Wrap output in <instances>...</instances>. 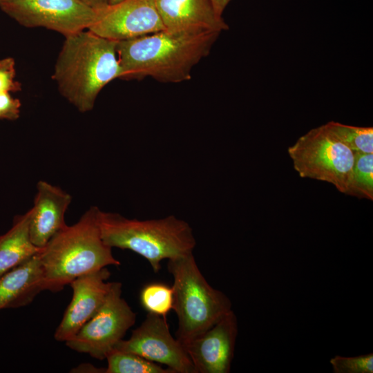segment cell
I'll return each mask as SVG.
<instances>
[{
  "label": "cell",
  "instance_id": "obj_1",
  "mask_svg": "<svg viewBox=\"0 0 373 373\" xmlns=\"http://www.w3.org/2000/svg\"><path fill=\"white\" fill-rule=\"evenodd\" d=\"M220 32L209 30H162L119 41L117 53L122 79L150 77L163 83H180L207 57Z\"/></svg>",
  "mask_w": 373,
  "mask_h": 373
},
{
  "label": "cell",
  "instance_id": "obj_2",
  "mask_svg": "<svg viewBox=\"0 0 373 373\" xmlns=\"http://www.w3.org/2000/svg\"><path fill=\"white\" fill-rule=\"evenodd\" d=\"M117 44L89 30L65 37L52 79L60 94L79 111H91L102 89L121 78Z\"/></svg>",
  "mask_w": 373,
  "mask_h": 373
},
{
  "label": "cell",
  "instance_id": "obj_3",
  "mask_svg": "<svg viewBox=\"0 0 373 373\" xmlns=\"http://www.w3.org/2000/svg\"><path fill=\"white\" fill-rule=\"evenodd\" d=\"M97 207H90L74 224L57 232L39 252L46 290L61 291L76 278L120 262L103 241Z\"/></svg>",
  "mask_w": 373,
  "mask_h": 373
},
{
  "label": "cell",
  "instance_id": "obj_4",
  "mask_svg": "<svg viewBox=\"0 0 373 373\" xmlns=\"http://www.w3.org/2000/svg\"><path fill=\"white\" fill-rule=\"evenodd\" d=\"M98 223L106 245L142 256L154 272L160 270L163 260L193 253L196 245L191 226L173 215L140 220L99 209Z\"/></svg>",
  "mask_w": 373,
  "mask_h": 373
},
{
  "label": "cell",
  "instance_id": "obj_5",
  "mask_svg": "<svg viewBox=\"0 0 373 373\" xmlns=\"http://www.w3.org/2000/svg\"><path fill=\"white\" fill-rule=\"evenodd\" d=\"M167 268L173 279L176 338L184 345L231 311L232 303L224 293L209 284L193 253L169 260Z\"/></svg>",
  "mask_w": 373,
  "mask_h": 373
},
{
  "label": "cell",
  "instance_id": "obj_6",
  "mask_svg": "<svg viewBox=\"0 0 373 373\" xmlns=\"http://www.w3.org/2000/svg\"><path fill=\"white\" fill-rule=\"evenodd\" d=\"M287 151L300 177L328 182L346 193L354 152L341 142L326 124L300 137Z\"/></svg>",
  "mask_w": 373,
  "mask_h": 373
},
{
  "label": "cell",
  "instance_id": "obj_7",
  "mask_svg": "<svg viewBox=\"0 0 373 373\" xmlns=\"http://www.w3.org/2000/svg\"><path fill=\"white\" fill-rule=\"evenodd\" d=\"M120 282H112L108 294L96 314L66 345L79 353L104 360L135 324L136 314L122 297Z\"/></svg>",
  "mask_w": 373,
  "mask_h": 373
},
{
  "label": "cell",
  "instance_id": "obj_8",
  "mask_svg": "<svg viewBox=\"0 0 373 373\" xmlns=\"http://www.w3.org/2000/svg\"><path fill=\"white\" fill-rule=\"evenodd\" d=\"M0 9L23 26L45 28L64 37L88 30L97 15L81 0H3Z\"/></svg>",
  "mask_w": 373,
  "mask_h": 373
},
{
  "label": "cell",
  "instance_id": "obj_9",
  "mask_svg": "<svg viewBox=\"0 0 373 373\" xmlns=\"http://www.w3.org/2000/svg\"><path fill=\"white\" fill-rule=\"evenodd\" d=\"M115 349L136 354L171 370L173 373H195L184 346L170 332L166 318L148 314L128 339Z\"/></svg>",
  "mask_w": 373,
  "mask_h": 373
},
{
  "label": "cell",
  "instance_id": "obj_10",
  "mask_svg": "<svg viewBox=\"0 0 373 373\" xmlns=\"http://www.w3.org/2000/svg\"><path fill=\"white\" fill-rule=\"evenodd\" d=\"M88 30L119 41L154 33L164 27L155 0H123L98 11Z\"/></svg>",
  "mask_w": 373,
  "mask_h": 373
},
{
  "label": "cell",
  "instance_id": "obj_11",
  "mask_svg": "<svg viewBox=\"0 0 373 373\" xmlns=\"http://www.w3.org/2000/svg\"><path fill=\"white\" fill-rule=\"evenodd\" d=\"M238 333L233 310L184 346L195 373H229Z\"/></svg>",
  "mask_w": 373,
  "mask_h": 373
},
{
  "label": "cell",
  "instance_id": "obj_12",
  "mask_svg": "<svg viewBox=\"0 0 373 373\" xmlns=\"http://www.w3.org/2000/svg\"><path fill=\"white\" fill-rule=\"evenodd\" d=\"M111 273L106 267L82 275L69 285L73 297L58 325L55 338L66 342L89 321L104 303L112 282H108Z\"/></svg>",
  "mask_w": 373,
  "mask_h": 373
},
{
  "label": "cell",
  "instance_id": "obj_13",
  "mask_svg": "<svg viewBox=\"0 0 373 373\" xmlns=\"http://www.w3.org/2000/svg\"><path fill=\"white\" fill-rule=\"evenodd\" d=\"M71 200V195L61 188L44 180L37 183L29 225L30 238L35 246L45 247L66 225L64 217Z\"/></svg>",
  "mask_w": 373,
  "mask_h": 373
},
{
  "label": "cell",
  "instance_id": "obj_14",
  "mask_svg": "<svg viewBox=\"0 0 373 373\" xmlns=\"http://www.w3.org/2000/svg\"><path fill=\"white\" fill-rule=\"evenodd\" d=\"M164 30H209L221 32L229 29L218 16L211 0H155Z\"/></svg>",
  "mask_w": 373,
  "mask_h": 373
},
{
  "label": "cell",
  "instance_id": "obj_15",
  "mask_svg": "<svg viewBox=\"0 0 373 373\" xmlns=\"http://www.w3.org/2000/svg\"><path fill=\"white\" fill-rule=\"evenodd\" d=\"M44 290L39 253L0 276V310L26 306Z\"/></svg>",
  "mask_w": 373,
  "mask_h": 373
},
{
  "label": "cell",
  "instance_id": "obj_16",
  "mask_svg": "<svg viewBox=\"0 0 373 373\" xmlns=\"http://www.w3.org/2000/svg\"><path fill=\"white\" fill-rule=\"evenodd\" d=\"M31 211L15 216L10 229L0 236V276L39 254L30 238Z\"/></svg>",
  "mask_w": 373,
  "mask_h": 373
},
{
  "label": "cell",
  "instance_id": "obj_17",
  "mask_svg": "<svg viewBox=\"0 0 373 373\" xmlns=\"http://www.w3.org/2000/svg\"><path fill=\"white\" fill-rule=\"evenodd\" d=\"M105 373H173L168 367L132 352L113 348L106 356Z\"/></svg>",
  "mask_w": 373,
  "mask_h": 373
},
{
  "label": "cell",
  "instance_id": "obj_18",
  "mask_svg": "<svg viewBox=\"0 0 373 373\" xmlns=\"http://www.w3.org/2000/svg\"><path fill=\"white\" fill-rule=\"evenodd\" d=\"M345 194L373 200V153H354V162Z\"/></svg>",
  "mask_w": 373,
  "mask_h": 373
},
{
  "label": "cell",
  "instance_id": "obj_19",
  "mask_svg": "<svg viewBox=\"0 0 373 373\" xmlns=\"http://www.w3.org/2000/svg\"><path fill=\"white\" fill-rule=\"evenodd\" d=\"M332 133L354 153H373V128L331 121L325 124Z\"/></svg>",
  "mask_w": 373,
  "mask_h": 373
},
{
  "label": "cell",
  "instance_id": "obj_20",
  "mask_svg": "<svg viewBox=\"0 0 373 373\" xmlns=\"http://www.w3.org/2000/svg\"><path fill=\"white\" fill-rule=\"evenodd\" d=\"M140 301L148 314L166 318L173 308V287L162 283H148L140 291Z\"/></svg>",
  "mask_w": 373,
  "mask_h": 373
},
{
  "label": "cell",
  "instance_id": "obj_21",
  "mask_svg": "<svg viewBox=\"0 0 373 373\" xmlns=\"http://www.w3.org/2000/svg\"><path fill=\"white\" fill-rule=\"evenodd\" d=\"M329 363L334 373H373V354L356 356L336 355Z\"/></svg>",
  "mask_w": 373,
  "mask_h": 373
},
{
  "label": "cell",
  "instance_id": "obj_22",
  "mask_svg": "<svg viewBox=\"0 0 373 373\" xmlns=\"http://www.w3.org/2000/svg\"><path fill=\"white\" fill-rule=\"evenodd\" d=\"M15 61L12 57L0 59V92H17L21 84L15 79Z\"/></svg>",
  "mask_w": 373,
  "mask_h": 373
},
{
  "label": "cell",
  "instance_id": "obj_23",
  "mask_svg": "<svg viewBox=\"0 0 373 373\" xmlns=\"http://www.w3.org/2000/svg\"><path fill=\"white\" fill-rule=\"evenodd\" d=\"M21 102L8 92H0V119L15 120L20 115Z\"/></svg>",
  "mask_w": 373,
  "mask_h": 373
},
{
  "label": "cell",
  "instance_id": "obj_24",
  "mask_svg": "<svg viewBox=\"0 0 373 373\" xmlns=\"http://www.w3.org/2000/svg\"><path fill=\"white\" fill-rule=\"evenodd\" d=\"M96 11H100L108 6V0H81Z\"/></svg>",
  "mask_w": 373,
  "mask_h": 373
},
{
  "label": "cell",
  "instance_id": "obj_25",
  "mask_svg": "<svg viewBox=\"0 0 373 373\" xmlns=\"http://www.w3.org/2000/svg\"><path fill=\"white\" fill-rule=\"evenodd\" d=\"M231 1V0H211L214 10L218 16L222 17V15L224 10Z\"/></svg>",
  "mask_w": 373,
  "mask_h": 373
},
{
  "label": "cell",
  "instance_id": "obj_26",
  "mask_svg": "<svg viewBox=\"0 0 373 373\" xmlns=\"http://www.w3.org/2000/svg\"><path fill=\"white\" fill-rule=\"evenodd\" d=\"M123 0H108V5H113Z\"/></svg>",
  "mask_w": 373,
  "mask_h": 373
},
{
  "label": "cell",
  "instance_id": "obj_27",
  "mask_svg": "<svg viewBox=\"0 0 373 373\" xmlns=\"http://www.w3.org/2000/svg\"><path fill=\"white\" fill-rule=\"evenodd\" d=\"M2 1H3V0H0V2Z\"/></svg>",
  "mask_w": 373,
  "mask_h": 373
}]
</instances>
